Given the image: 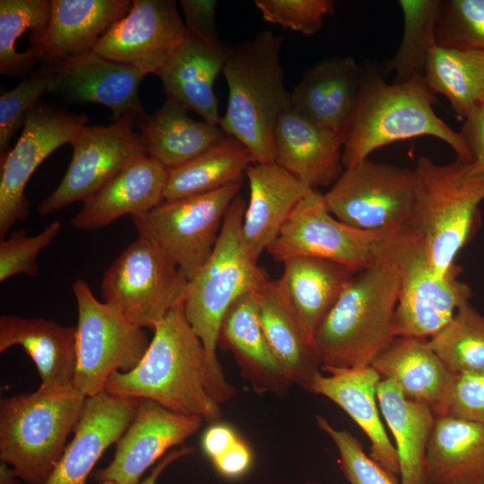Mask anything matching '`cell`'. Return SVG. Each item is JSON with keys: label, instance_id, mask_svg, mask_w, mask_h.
<instances>
[{"label": "cell", "instance_id": "4fadbf2b", "mask_svg": "<svg viewBox=\"0 0 484 484\" xmlns=\"http://www.w3.org/2000/svg\"><path fill=\"white\" fill-rule=\"evenodd\" d=\"M415 170L368 158L345 168L324 194L329 212L362 230L409 225L416 197Z\"/></svg>", "mask_w": 484, "mask_h": 484}, {"label": "cell", "instance_id": "7a4b0ae2", "mask_svg": "<svg viewBox=\"0 0 484 484\" xmlns=\"http://www.w3.org/2000/svg\"><path fill=\"white\" fill-rule=\"evenodd\" d=\"M362 68L359 99L341 139L344 169L379 148L419 136L437 138L454 151L457 160L471 161L460 132L435 113V94L424 76L387 83L380 73Z\"/></svg>", "mask_w": 484, "mask_h": 484}, {"label": "cell", "instance_id": "8fae6325", "mask_svg": "<svg viewBox=\"0 0 484 484\" xmlns=\"http://www.w3.org/2000/svg\"><path fill=\"white\" fill-rule=\"evenodd\" d=\"M399 228L369 231L349 226L329 212L324 194L312 189L266 251L280 263L294 257H315L359 272L384 255Z\"/></svg>", "mask_w": 484, "mask_h": 484}, {"label": "cell", "instance_id": "ba28073f", "mask_svg": "<svg viewBox=\"0 0 484 484\" xmlns=\"http://www.w3.org/2000/svg\"><path fill=\"white\" fill-rule=\"evenodd\" d=\"M390 250L399 273L393 336L430 338L451 321L461 306L470 302L471 289L459 280V265L445 275L435 272L421 237L410 225L395 231Z\"/></svg>", "mask_w": 484, "mask_h": 484}, {"label": "cell", "instance_id": "b9f144b4", "mask_svg": "<svg viewBox=\"0 0 484 484\" xmlns=\"http://www.w3.org/2000/svg\"><path fill=\"white\" fill-rule=\"evenodd\" d=\"M316 423L337 447L341 469L350 484H399L395 475L365 454L360 441L351 433L336 429L319 415Z\"/></svg>", "mask_w": 484, "mask_h": 484}, {"label": "cell", "instance_id": "d590c367", "mask_svg": "<svg viewBox=\"0 0 484 484\" xmlns=\"http://www.w3.org/2000/svg\"><path fill=\"white\" fill-rule=\"evenodd\" d=\"M424 79L434 94L445 96L454 112L465 119L484 105V51L436 45Z\"/></svg>", "mask_w": 484, "mask_h": 484}, {"label": "cell", "instance_id": "7bdbcfd3", "mask_svg": "<svg viewBox=\"0 0 484 484\" xmlns=\"http://www.w3.org/2000/svg\"><path fill=\"white\" fill-rule=\"evenodd\" d=\"M61 223L54 220L33 237L18 229L0 242V281L15 274L24 273L36 277L39 273L37 257L58 235Z\"/></svg>", "mask_w": 484, "mask_h": 484}, {"label": "cell", "instance_id": "e575fe53", "mask_svg": "<svg viewBox=\"0 0 484 484\" xmlns=\"http://www.w3.org/2000/svg\"><path fill=\"white\" fill-rule=\"evenodd\" d=\"M253 163L248 150L227 135L194 159L168 170L164 201L209 193L242 181Z\"/></svg>", "mask_w": 484, "mask_h": 484}, {"label": "cell", "instance_id": "db71d44e", "mask_svg": "<svg viewBox=\"0 0 484 484\" xmlns=\"http://www.w3.org/2000/svg\"><path fill=\"white\" fill-rule=\"evenodd\" d=\"M307 484H315L314 482H308Z\"/></svg>", "mask_w": 484, "mask_h": 484}, {"label": "cell", "instance_id": "44dd1931", "mask_svg": "<svg viewBox=\"0 0 484 484\" xmlns=\"http://www.w3.org/2000/svg\"><path fill=\"white\" fill-rule=\"evenodd\" d=\"M362 78L363 68L351 56L327 57L304 72L290 92L291 108L341 139L356 107Z\"/></svg>", "mask_w": 484, "mask_h": 484}, {"label": "cell", "instance_id": "ac0fdd59", "mask_svg": "<svg viewBox=\"0 0 484 484\" xmlns=\"http://www.w3.org/2000/svg\"><path fill=\"white\" fill-rule=\"evenodd\" d=\"M45 30L30 33L28 49L44 65L93 51L99 40L130 11L131 0H50Z\"/></svg>", "mask_w": 484, "mask_h": 484}, {"label": "cell", "instance_id": "8992f818", "mask_svg": "<svg viewBox=\"0 0 484 484\" xmlns=\"http://www.w3.org/2000/svg\"><path fill=\"white\" fill-rule=\"evenodd\" d=\"M87 397L74 387L38 388L0 402V460L27 484H45L65 449Z\"/></svg>", "mask_w": 484, "mask_h": 484}, {"label": "cell", "instance_id": "8d00e7d4", "mask_svg": "<svg viewBox=\"0 0 484 484\" xmlns=\"http://www.w3.org/2000/svg\"><path fill=\"white\" fill-rule=\"evenodd\" d=\"M403 14V33L400 46L385 66L393 72V82L424 76L428 60L436 46L435 26L439 0H399Z\"/></svg>", "mask_w": 484, "mask_h": 484}, {"label": "cell", "instance_id": "3957f363", "mask_svg": "<svg viewBox=\"0 0 484 484\" xmlns=\"http://www.w3.org/2000/svg\"><path fill=\"white\" fill-rule=\"evenodd\" d=\"M391 239L378 260L353 276L317 328L321 369L371 366L394 338L399 273Z\"/></svg>", "mask_w": 484, "mask_h": 484}, {"label": "cell", "instance_id": "f6af8a7d", "mask_svg": "<svg viewBox=\"0 0 484 484\" xmlns=\"http://www.w3.org/2000/svg\"><path fill=\"white\" fill-rule=\"evenodd\" d=\"M445 414L484 425V375H455Z\"/></svg>", "mask_w": 484, "mask_h": 484}, {"label": "cell", "instance_id": "30bf717a", "mask_svg": "<svg viewBox=\"0 0 484 484\" xmlns=\"http://www.w3.org/2000/svg\"><path fill=\"white\" fill-rule=\"evenodd\" d=\"M73 293L78 310L73 387L91 397L105 390L111 375L134 368L151 340L145 329L98 300L84 280L73 282Z\"/></svg>", "mask_w": 484, "mask_h": 484}, {"label": "cell", "instance_id": "816d5d0a", "mask_svg": "<svg viewBox=\"0 0 484 484\" xmlns=\"http://www.w3.org/2000/svg\"><path fill=\"white\" fill-rule=\"evenodd\" d=\"M18 479L12 468L2 462L0 467V484H18L17 480Z\"/></svg>", "mask_w": 484, "mask_h": 484}, {"label": "cell", "instance_id": "52a82bcc", "mask_svg": "<svg viewBox=\"0 0 484 484\" xmlns=\"http://www.w3.org/2000/svg\"><path fill=\"white\" fill-rule=\"evenodd\" d=\"M246 207V200L238 194L227 211L211 255L188 280L183 304L187 321L202 341L212 367L221 378L225 376L216 349L222 319L238 298L260 290L268 281L243 240Z\"/></svg>", "mask_w": 484, "mask_h": 484}, {"label": "cell", "instance_id": "d4e9b609", "mask_svg": "<svg viewBox=\"0 0 484 484\" xmlns=\"http://www.w3.org/2000/svg\"><path fill=\"white\" fill-rule=\"evenodd\" d=\"M307 391L321 394L341 407L362 429L370 441L369 456L397 476L398 454L389 439L376 406V390L381 376L372 366L322 368Z\"/></svg>", "mask_w": 484, "mask_h": 484}, {"label": "cell", "instance_id": "836d02e7", "mask_svg": "<svg viewBox=\"0 0 484 484\" xmlns=\"http://www.w3.org/2000/svg\"><path fill=\"white\" fill-rule=\"evenodd\" d=\"M259 316L267 343L286 377L307 391L322 363L274 281L268 280L259 290Z\"/></svg>", "mask_w": 484, "mask_h": 484}, {"label": "cell", "instance_id": "f546056e", "mask_svg": "<svg viewBox=\"0 0 484 484\" xmlns=\"http://www.w3.org/2000/svg\"><path fill=\"white\" fill-rule=\"evenodd\" d=\"M229 48L213 46L187 34L180 48L158 75L164 92L204 121L219 125L214 82L222 72Z\"/></svg>", "mask_w": 484, "mask_h": 484}, {"label": "cell", "instance_id": "277c9868", "mask_svg": "<svg viewBox=\"0 0 484 484\" xmlns=\"http://www.w3.org/2000/svg\"><path fill=\"white\" fill-rule=\"evenodd\" d=\"M281 42L272 30H261L229 48L221 72L228 104L219 125L248 150L254 163L274 162L276 124L291 108L281 64Z\"/></svg>", "mask_w": 484, "mask_h": 484}, {"label": "cell", "instance_id": "7402d4cb", "mask_svg": "<svg viewBox=\"0 0 484 484\" xmlns=\"http://www.w3.org/2000/svg\"><path fill=\"white\" fill-rule=\"evenodd\" d=\"M274 162L313 189L332 186L344 167L340 137L290 108L278 119Z\"/></svg>", "mask_w": 484, "mask_h": 484}, {"label": "cell", "instance_id": "5bb4252c", "mask_svg": "<svg viewBox=\"0 0 484 484\" xmlns=\"http://www.w3.org/2000/svg\"><path fill=\"white\" fill-rule=\"evenodd\" d=\"M134 115L108 125H84L71 145L73 157L57 187L39 205L48 215L75 203L86 202L119 171L147 154L140 134L134 130Z\"/></svg>", "mask_w": 484, "mask_h": 484}, {"label": "cell", "instance_id": "f5cc1de1", "mask_svg": "<svg viewBox=\"0 0 484 484\" xmlns=\"http://www.w3.org/2000/svg\"><path fill=\"white\" fill-rule=\"evenodd\" d=\"M103 484H114L113 482H105Z\"/></svg>", "mask_w": 484, "mask_h": 484}, {"label": "cell", "instance_id": "f907efd6", "mask_svg": "<svg viewBox=\"0 0 484 484\" xmlns=\"http://www.w3.org/2000/svg\"><path fill=\"white\" fill-rule=\"evenodd\" d=\"M193 452L194 448L190 446H184L182 448L169 452L166 456L162 458L161 461H160L155 465L149 476L146 477L143 480L140 481L139 484H156L158 477L162 473V471L167 466H169L176 460L188 455Z\"/></svg>", "mask_w": 484, "mask_h": 484}, {"label": "cell", "instance_id": "2e32d148", "mask_svg": "<svg viewBox=\"0 0 484 484\" xmlns=\"http://www.w3.org/2000/svg\"><path fill=\"white\" fill-rule=\"evenodd\" d=\"M187 38L174 0H133L130 11L99 40L93 51L159 75Z\"/></svg>", "mask_w": 484, "mask_h": 484}, {"label": "cell", "instance_id": "9c48e42d", "mask_svg": "<svg viewBox=\"0 0 484 484\" xmlns=\"http://www.w3.org/2000/svg\"><path fill=\"white\" fill-rule=\"evenodd\" d=\"M188 280L152 240L138 236L105 272L103 302L136 325L154 330L174 308L184 304Z\"/></svg>", "mask_w": 484, "mask_h": 484}, {"label": "cell", "instance_id": "e0dca14e", "mask_svg": "<svg viewBox=\"0 0 484 484\" xmlns=\"http://www.w3.org/2000/svg\"><path fill=\"white\" fill-rule=\"evenodd\" d=\"M198 416L166 409L155 401L139 399L135 415L117 443L111 462L92 473L103 484H139L143 474L166 451L195 434L203 422Z\"/></svg>", "mask_w": 484, "mask_h": 484}, {"label": "cell", "instance_id": "ab89813d", "mask_svg": "<svg viewBox=\"0 0 484 484\" xmlns=\"http://www.w3.org/2000/svg\"><path fill=\"white\" fill-rule=\"evenodd\" d=\"M436 45L484 51V0H439Z\"/></svg>", "mask_w": 484, "mask_h": 484}, {"label": "cell", "instance_id": "ee69618b", "mask_svg": "<svg viewBox=\"0 0 484 484\" xmlns=\"http://www.w3.org/2000/svg\"><path fill=\"white\" fill-rule=\"evenodd\" d=\"M263 19L312 36L322 27L324 18L334 13L332 0H255Z\"/></svg>", "mask_w": 484, "mask_h": 484}, {"label": "cell", "instance_id": "6da1fadb", "mask_svg": "<svg viewBox=\"0 0 484 484\" xmlns=\"http://www.w3.org/2000/svg\"><path fill=\"white\" fill-rule=\"evenodd\" d=\"M105 390L117 396L152 400L174 412L211 423L220 421V404L235 394L233 386L212 367L183 305L156 325L138 365L111 375Z\"/></svg>", "mask_w": 484, "mask_h": 484}, {"label": "cell", "instance_id": "603a6c76", "mask_svg": "<svg viewBox=\"0 0 484 484\" xmlns=\"http://www.w3.org/2000/svg\"><path fill=\"white\" fill-rule=\"evenodd\" d=\"M246 175L249 200L243 218L242 237L249 254L257 261L313 188L275 162L253 163Z\"/></svg>", "mask_w": 484, "mask_h": 484}, {"label": "cell", "instance_id": "cb8c5ba5", "mask_svg": "<svg viewBox=\"0 0 484 484\" xmlns=\"http://www.w3.org/2000/svg\"><path fill=\"white\" fill-rule=\"evenodd\" d=\"M167 177L168 169L158 160L148 154L138 157L82 203L72 225L91 230L155 208L164 202Z\"/></svg>", "mask_w": 484, "mask_h": 484}, {"label": "cell", "instance_id": "d6986e66", "mask_svg": "<svg viewBox=\"0 0 484 484\" xmlns=\"http://www.w3.org/2000/svg\"><path fill=\"white\" fill-rule=\"evenodd\" d=\"M139 399L106 390L85 399L73 428V437L45 484H86L88 476L108 446L132 422Z\"/></svg>", "mask_w": 484, "mask_h": 484}, {"label": "cell", "instance_id": "484cf974", "mask_svg": "<svg viewBox=\"0 0 484 484\" xmlns=\"http://www.w3.org/2000/svg\"><path fill=\"white\" fill-rule=\"evenodd\" d=\"M19 345L33 360L47 392L73 387L76 366V326L44 318L12 315L0 317V352Z\"/></svg>", "mask_w": 484, "mask_h": 484}, {"label": "cell", "instance_id": "9a60e30c", "mask_svg": "<svg viewBox=\"0 0 484 484\" xmlns=\"http://www.w3.org/2000/svg\"><path fill=\"white\" fill-rule=\"evenodd\" d=\"M88 117L46 104L35 105L25 116L16 144L1 157L0 237L29 215L26 185L42 161L54 151L72 143L86 125Z\"/></svg>", "mask_w": 484, "mask_h": 484}, {"label": "cell", "instance_id": "83f0119b", "mask_svg": "<svg viewBox=\"0 0 484 484\" xmlns=\"http://www.w3.org/2000/svg\"><path fill=\"white\" fill-rule=\"evenodd\" d=\"M357 272L343 264L315 257L283 262L282 274L274 281L276 287L313 344L317 328Z\"/></svg>", "mask_w": 484, "mask_h": 484}, {"label": "cell", "instance_id": "c3c4849f", "mask_svg": "<svg viewBox=\"0 0 484 484\" xmlns=\"http://www.w3.org/2000/svg\"><path fill=\"white\" fill-rule=\"evenodd\" d=\"M252 462V452L240 438L227 452L212 461L217 471L229 479H237L246 474Z\"/></svg>", "mask_w": 484, "mask_h": 484}, {"label": "cell", "instance_id": "4316f807", "mask_svg": "<svg viewBox=\"0 0 484 484\" xmlns=\"http://www.w3.org/2000/svg\"><path fill=\"white\" fill-rule=\"evenodd\" d=\"M218 345L232 352L242 376L256 393L283 395L292 385L265 339L259 316V290L243 294L229 307Z\"/></svg>", "mask_w": 484, "mask_h": 484}, {"label": "cell", "instance_id": "5b68a950", "mask_svg": "<svg viewBox=\"0 0 484 484\" xmlns=\"http://www.w3.org/2000/svg\"><path fill=\"white\" fill-rule=\"evenodd\" d=\"M414 170L416 197L409 225L421 237L432 268L445 275L480 227L484 174L471 173L464 160L440 165L428 156L419 158Z\"/></svg>", "mask_w": 484, "mask_h": 484}, {"label": "cell", "instance_id": "f35d334b", "mask_svg": "<svg viewBox=\"0 0 484 484\" xmlns=\"http://www.w3.org/2000/svg\"><path fill=\"white\" fill-rule=\"evenodd\" d=\"M51 13L49 0L0 1V73L4 76H22L34 73L35 56L28 50L15 49L18 39L28 30H45Z\"/></svg>", "mask_w": 484, "mask_h": 484}, {"label": "cell", "instance_id": "1f68e13d", "mask_svg": "<svg viewBox=\"0 0 484 484\" xmlns=\"http://www.w3.org/2000/svg\"><path fill=\"white\" fill-rule=\"evenodd\" d=\"M146 152L168 170L199 156L226 134L220 125L191 118L187 109L166 98L162 107L140 123Z\"/></svg>", "mask_w": 484, "mask_h": 484}, {"label": "cell", "instance_id": "d6a6232c", "mask_svg": "<svg viewBox=\"0 0 484 484\" xmlns=\"http://www.w3.org/2000/svg\"><path fill=\"white\" fill-rule=\"evenodd\" d=\"M376 396L395 440L401 484H428L426 453L436 414L425 402L407 398L391 380L380 381Z\"/></svg>", "mask_w": 484, "mask_h": 484}, {"label": "cell", "instance_id": "60d3db41", "mask_svg": "<svg viewBox=\"0 0 484 484\" xmlns=\"http://www.w3.org/2000/svg\"><path fill=\"white\" fill-rule=\"evenodd\" d=\"M57 86L56 74L50 65L35 71L22 80L15 88L0 96V154L5 155L9 143L26 114L38 103L41 96L55 92Z\"/></svg>", "mask_w": 484, "mask_h": 484}, {"label": "cell", "instance_id": "7c38bea8", "mask_svg": "<svg viewBox=\"0 0 484 484\" xmlns=\"http://www.w3.org/2000/svg\"><path fill=\"white\" fill-rule=\"evenodd\" d=\"M241 184L238 181L209 193L164 201L132 216V221L138 235L155 242L190 280L211 255Z\"/></svg>", "mask_w": 484, "mask_h": 484}, {"label": "cell", "instance_id": "4dcf8cb0", "mask_svg": "<svg viewBox=\"0 0 484 484\" xmlns=\"http://www.w3.org/2000/svg\"><path fill=\"white\" fill-rule=\"evenodd\" d=\"M425 471L428 484H484V425L436 416Z\"/></svg>", "mask_w": 484, "mask_h": 484}, {"label": "cell", "instance_id": "681fc988", "mask_svg": "<svg viewBox=\"0 0 484 484\" xmlns=\"http://www.w3.org/2000/svg\"><path fill=\"white\" fill-rule=\"evenodd\" d=\"M238 438L230 426L218 421L212 423L204 431L202 437V448L211 461H213L227 452Z\"/></svg>", "mask_w": 484, "mask_h": 484}, {"label": "cell", "instance_id": "f1b7e54d", "mask_svg": "<svg viewBox=\"0 0 484 484\" xmlns=\"http://www.w3.org/2000/svg\"><path fill=\"white\" fill-rule=\"evenodd\" d=\"M371 366L381 379L395 383L407 398L425 402L436 416L445 414L455 375L427 339L394 337Z\"/></svg>", "mask_w": 484, "mask_h": 484}, {"label": "cell", "instance_id": "ffe728a7", "mask_svg": "<svg viewBox=\"0 0 484 484\" xmlns=\"http://www.w3.org/2000/svg\"><path fill=\"white\" fill-rule=\"evenodd\" d=\"M50 66L57 79L55 92L69 101L106 106L112 111L113 121L127 115L140 120L146 117L139 96L144 75L135 67L94 51Z\"/></svg>", "mask_w": 484, "mask_h": 484}, {"label": "cell", "instance_id": "74e56055", "mask_svg": "<svg viewBox=\"0 0 484 484\" xmlns=\"http://www.w3.org/2000/svg\"><path fill=\"white\" fill-rule=\"evenodd\" d=\"M428 343L454 375H484V315L470 302Z\"/></svg>", "mask_w": 484, "mask_h": 484}, {"label": "cell", "instance_id": "bcb514c9", "mask_svg": "<svg viewBox=\"0 0 484 484\" xmlns=\"http://www.w3.org/2000/svg\"><path fill=\"white\" fill-rule=\"evenodd\" d=\"M187 34L207 44L221 45L216 27L215 0H181Z\"/></svg>", "mask_w": 484, "mask_h": 484}, {"label": "cell", "instance_id": "7dc6e473", "mask_svg": "<svg viewBox=\"0 0 484 484\" xmlns=\"http://www.w3.org/2000/svg\"><path fill=\"white\" fill-rule=\"evenodd\" d=\"M460 134L471 156V173L484 174V105L464 119Z\"/></svg>", "mask_w": 484, "mask_h": 484}]
</instances>
